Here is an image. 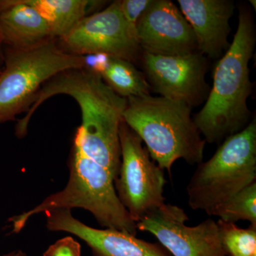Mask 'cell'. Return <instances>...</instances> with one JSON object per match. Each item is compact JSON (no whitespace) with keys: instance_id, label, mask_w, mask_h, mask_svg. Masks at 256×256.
I'll use <instances>...</instances> for the list:
<instances>
[{"instance_id":"obj_11","label":"cell","mask_w":256,"mask_h":256,"mask_svg":"<svg viewBox=\"0 0 256 256\" xmlns=\"http://www.w3.org/2000/svg\"><path fill=\"white\" fill-rule=\"evenodd\" d=\"M142 52L181 56L198 52L193 30L176 5L170 0H152L136 25Z\"/></svg>"},{"instance_id":"obj_13","label":"cell","mask_w":256,"mask_h":256,"mask_svg":"<svg viewBox=\"0 0 256 256\" xmlns=\"http://www.w3.org/2000/svg\"><path fill=\"white\" fill-rule=\"evenodd\" d=\"M180 11L193 30L197 50L210 58H218L229 46V21L234 4L230 0H178Z\"/></svg>"},{"instance_id":"obj_5","label":"cell","mask_w":256,"mask_h":256,"mask_svg":"<svg viewBox=\"0 0 256 256\" xmlns=\"http://www.w3.org/2000/svg\"><path fill=\"white\" fill-rule=\"evenodd\" d=\"M256 180V120L224 140L213 156L198 164L186 186L188 206L210 214Z\"/></svg>"},{"instance_id":"obj_19","label":"cell","mask_w":256,"mask_h":256,"mask_svg":"<svg viewBox=\"0 0 256 256\" xmlns=\"http://www.w3.org/2000/svg\"><path fill=\"white\" fill-rule=\"evenodd\" d=\"M152 0H122L120 9L128 28L136 36V25L140 16L150 4Z\"/></svg>"},{"instance_id":"obj_7","label":"cell","mask_w":256,"mask_h":256,"mask_svg":"<svg viewBox=\"0 0 256 256\" xmlns=\"http://www.w3.org/2000/svg\"><path fill=\"white\" fill-rule=\"evenodd\" d=\"M120 166L114 180L120 201L137 223L164 204V170L153 160L139 136L122 120L120 126Z\"/></svg>"},{"instance_id":"obj_2","label":"cell","mask_w":256,"mask_h":256,"mask_svg":"<svg viewBox=\"0 0 256 256\" xmlns=\"http://www.w3.org/2000/svg\"><path fill=\"white\" fill-rule=\"evenodd\" d=\"M256 41L254 16L242 6L233 42L216 66L213 86L204 105L193 118L206 142H222L250 124L248 99L252 85L249 62Z\"/></svg>"},{"instance_id":"obj_8","label":"cell","mask_w":256,"mask_h":256,"mask_svg":"<svg viewBox=\"0 0 256 256\" xmlns=\"http://www.w3.org/2000/svg\"><path fill=\"white\" fill-rule=\"evenodd\" d=\"M56 42L60 50L70 54L110 56L132 64L140 62L142 53L124 20L120 1L85 16Z\"/></svg>"},{"instance_id":"obj_15","label":"cell","mask_w":256,"mask_h":256,"mask_svg":"<svg viewBox=\"0 0 256 256\" xmlns=\"http://www.w3.org/2000/svg\"><path fill=\"white\" fill-rule=\"evenodd\" d=\"M104 57V60H97L90 68L100 74L106 85L116 94L124 98L150 95L151 88L144 74L134 64L118 57Z\"/></svg>"},{"instance_id":"obj_6","label":"cell","mask_w":256,"mask_h":256,"mask_svg":"<svg viewBox=\"0 0 256 256\" xmlns=\"http://www.w3.org/2000/svg\"><path fill=\"white\" fill-rule=\"evenodd\" d=\"M0 72V124L28 112L44 84L57 74L88 66L86 56L60 50L56 40L28 50L4 46Z\"/></svg>"},{"instance_id":"obj_3","label":"cell","mask_w":256,"mask_h":256,"mask_svg":"<svg viewBox=\"0 0 256 256\" xmlns=\"http://www.w3.org/2000/svg\"><path fill=\"white\" fill-rule=\"evenodd\" d=\"M68 169V182L63 190L47 196L31 210L8 220L13 234L20 233L30 218L40 214L54 210L82 208L90 212L101 226L136 236L137 223L120 201L110 172L86 156L74 142Z\"/></svg>"},{"instance_id":"obj_22","label":"cell","mask_w":256,"mask_h":256,"mask_svg":"<svg viewBox=\"0 0 256 256\" xmlns=\"http://www.w3.org/2000/svg\"><path fill=\"white\" fill-rule=\"evenodd\" d=\"M0 256H28V254H26L24 250L21 249H16V250H12L6 254H3V255Z\"/></svg>"},{"instance_id":"obj_10","label":"cell","mask_w":256,"mask_h":256,"mask_svg":"<svg viewBox=\"0 0 256 256\" xmlns=\"http://www.w3.org/2000/svg\"><path fill=\"white\" fill-rule=\"evenodd\" d=\"M140 62L151 89L162 97L192 108L206 100L208 62L198 52L181 56H160L142 52Z\"/></svg>"},{"instance_id":"obj_1","label":"cell","mask_w":256,"mask_h":256,"mask_svg":"<svg viewBox=\"0 0 256 256\" xmlns=\"http://www.w3.org/2000/svg\"><path fill=\"white\" fill-rule=\"evenodd\" d=\"M56 95L70 96L78 102L82 124L74 142L86 156L108 170L116 180L120 166V126L128 99L116 94L90 67L67 69L44 84L26 116L15 126L16 137L26 136L35 111L45 100Z\"/></svg>"},{"instance_id":"obj_16","label":"cell","mask_w":256,"mask_h":256,"mask_svg":"<svg viewBox=\"0 0 256 256\" xmlns=\"http://www.w3.org/2000/svg\"><path fill=\"white\" fill-rule=\"evenodd\" d=\"M36 10L50 25L55 40L63 38L82 18L92 1L88 0H23Z\"/></svg>"},{"instance_id":"obj_20","label":"cell","mask_w":256,"mask_h":256,"mask_svg":"<svg viewBox=\"0 0 256 256\" xmlns=\"http://www.w3.org/2000/svg\"><path fill=\"white\" fill-rule=\"evenodd\" d=\"M43 256H82V246L72 236H66L48 246Z\"/></svg>"},{"instance_id":"obj_9","label":"cell","mask_w":256,"mask_h":256,"mask_svg":"<svg viewBox=\"0 0 256 256\" xmlns=\"http://www.w3.org/2000/svg\"><path fill=\"white\" fill-rule=\"evenodd\" d=\"M183 208L163 204L137 222L138 230L149 232L172 256H226L220 244L218 226L207 218L188 226Z\"/></svg>"},{"instance_id":"obj_21","label":"cell","mask_w":256,"mask_h":256,"mask_svg":"<svg viewBox=\"0 0 256 256\" xmlns=\"http://www.w3.org/2000/svg\"><path fill=\"white\" fill-rule=\"evenodd\" d=\"M4 46L3 44L2 40L1 34H0V72L2 70L4 66Z\"/></svg>"},{"instance_id":"obj_18","label":"cell","mask_w":256,"mask_h":256,"mask_svg":"<svg viewBox=\"0 0 256 256\" xmlns=\"http://www.w3.org/2000/svg\"><path fill=\"white\" fill-rule=\"evenodd\" d=\"M218 236L226 256H256V226L240 228L236 224L218 220Z\"/></svg>"},{"instance_id":"obj_12","label":"cell","mask_w":256,"mask_h":256,"mask_svg":"<svg viewBox=\"0 0 256 256\" xmlns=\"http://www.w3.org/2000/svg\"><path fill=\"white\" fill-rule=\"evenodd\" d=\"M44 214L48 230L78 237L90 248L94 256H172L161 244L120 230L89 226L75 218L70 210H52Z\"/></svg>"},{"instance_id":"obj_4","label":"cell","mask_w":256,"mask_h":256,"mask_svg":"<svg viewBox=\"0 0 256 256\" xmlns=\"http://www.w3.org/2000/svg\"><path fill=\"white\" fill-rule=\"evenodd\" d=\"M124 120L146 144L152 159L171 172L178 160L188 164L203 160L204 140L184 102L151 95L128 98Z\"/></svg>"},{"instance_id":"obj_14","label":"cell","mask_w":256,"mask_h":256,"mask_svg":"<svg viewBox=\"0 0 256 256\" xmlns=\"http://www.w3.org/2000/svg\"><path fill=\"white\" fill-rule=\"evenodd\" d=\"M0 34L4 46L16 50L56 40L46 20L23 0H0Z\"/></svg>"},{"instance_id":"obj_17","label":"cell","mask_w":256,"mask_h":256,"mask_svg":"<svg viewBox=\"0 0 256 256\" xmlns=\"http://www.w3.org/2000/svg\"><path fill=\"white\" fill-rule=\"evenodd\" d=\"M208 216L218 217L228 223L248 220L250 225L256 226V182L216 207Z\"/></svg>"},{"instance_id":"obj_23","label":"cell","mask_w":256,"mask_h":256,"mask_svg":"<svg viewBox=\"0 0 256 256\" xmlns=\"http://www.w3.org/2000/svg\"><path fill=\"white\" fill-rule=\"evenodd\" d=\"M1 72H2V70H1Z\"/></svg>"}]
</instances>
